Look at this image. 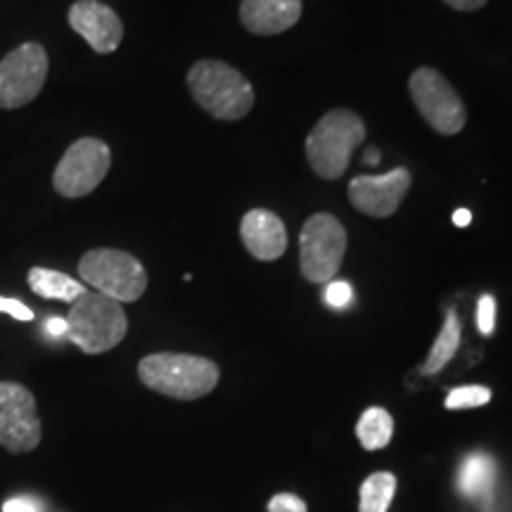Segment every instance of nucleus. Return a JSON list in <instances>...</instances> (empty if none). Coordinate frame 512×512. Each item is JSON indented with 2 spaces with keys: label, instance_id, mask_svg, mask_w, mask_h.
<instances>
[{
  "label": "nucleus",
  "instance_id": "4be33fe9",
  "mask_svg": "<svg viewBox=\"0 0 512 512\" xmlns=\"http://www.w3.org/2000/svg\"><path fill=\"white\" fill-rule=\"evenodd\" d=\"M477 330L484 337L494 335L496 330V299L491 294H482L477 302Z\"/></svg>",
  "mask_w": 512,
  "mask_h": 512
},
{
  "label": "nucleus",
  "instance_id": "c85d7f7f",
  "mask_svg": "<svg viewBox=\"0 0 512 512\" xmlns=\"http://www.w3.org/2000/svg\"><path fill=\"white\" fill-rule=\"evenodd\" d=\"M363 162H366V164H377V162H380V155H377V152L375 150H370V152H366V157H363Z\"/></svg>",
  "mask_w": 512,
  "mask_h": 512
},
{
  "label": "nucleus",
  "instance_id": "f3484780",
  "mask_svg": "<svg viewBox=\"0 0 512 512\" xmlns=\"http://www.w3.org/2000/svg\"><path fill=\"white\" fill-rule=\"evenodd\" d=\"M460 332H463V325H460L458 313L453 309H448L444 328H441L439 337L434 339V347L427 356L425 366H422V375H437L448 366L456 351L460 347Z\"/></svg>",
  "mask_w": 512,
  "mask_h": 512
},
{
  "label": "nucleus",
  "instance_id": "1a4fd4ad",
  "mask_svg": "<svg viewBox=\"0 0 512 512\" xmlns=\"http://www.w3.org/2000/svg\"><path fill=\"white\" fill-rule=\"evenodd\" d=\"M408 91L422 114V119L430 124L441 136H456L465 128L467 112L456 88L441 76L437 69L420 67L411 74Z\"/></svg>",
  "mask_w": 512,
  "mask_h": 512
},
{
  "label": "nucleus",
  "instance_id": "bb28decb",
  "mask_svg": "<svg viewBox=\"0 0 512 512\" xmlns=\"http://www.w3.org/2000/svg\"><path fill=\"white\" fill-rule=\"evenodd\" d=\"M448 8L458 10V12H475V10H482L489 0H444Z\"/></svg>",
  "mask_w": 512,
  "mask_h": 512
},
{
  "label": "nucleus",
  "instance_id": "aec40b11",
  "mask_svg": "<svg viewBox=\"0 0 512 512\" xmlns=\"http://www.w3.org/2000/svg\"><path fill=\"white\" fill-rule=\"evenodd\" d=\"M491 401V389L479 387V384H470V387H458L446 396L448 411H467V408L486 406Z\"/></svg>",
  "mask_w": 512,
  "mask_h": 512
},
{
  "label": "nucleus",
  "instance_id": "f03ea898",
  "mask_svg": "<svg viewBox=\"0 0 512 512\" xmlns=\"http://www.w3.org/2000/svg\"><path fill=\"white\" fill-rule=\"evenodd\" d=\"M138 377L152 392L178 401H195L214 392L219 384V366L204 356L150 354L140 361Z\"/></svg>",
  "mask_w": 512,
  "mask_h": 512
},
{
  "label": "nucleus",
  "instance_id": "6ab92c4d",
  "mask_svg": "<svg viewBox=\"0 0 512 512\" xmlns=\"http://www.w3.org/2000/svg\"><path fill=\"white\" fill-rule=\"evenodd\" d=\"M396 491L392 472H375L361 484V512H387Z\"/></svg>",
  "mask_w": 512,
  "mask_h": 512
},
{
  "label": "nucleus",
  "instance_id": "b1692460",
  "mask_svg": "<svg viewBox=\"0 0 512 512\" xmlns=\"http://www.w3.org/2000/svg\"><path fill=\"white\" fill-rule=\"evenodd\" d=\"M0 313H8V316H12L15 320H22V323L34 320V311H31L27 304L19 302V299L0 297Z\"/></svg>",
  "mask_w": 512,
  "mask_h": 512
},
{
  "label": "nucleus",
  "instance_id": "f8f14e48",
  "mask_svg": "<svg viewBox=\"0 0 512 512\" xmlns=\"http://www.w3.org/2000/svg\"><path fill=\"white\" fill-rule=\"evenodd\" d=\"M69 27L98 55H110L124 41V24L110 5L100 0H76L69 8Z\"/></svg>",
  "mask_w": 512,
  "mask_h": 512
},
{
  "label": "nucleus",
  "instance_id": "9d476101",
  "mask_svg": "<svg viewBox=\"0 0 512 512\" xmlns=\"http://www.w3.org/2000/svg\"><path fill=\"white\" fill-rule=\"evenodd\" d=\"M41 444L36 399L24 384L0 382V446L10 453H29Z\"/></svg>",
  "mask_w": 512,
  "mask_h": 512
},
{
  "label": "nucleus",
  "instance_id": "f257e3e1",
  "mask_svg": "<svg viewBox=\"0 0 512 512\" xmlns=\"http://www.w3.org/2000/svg\"><path fill=\"white\" fill-rule=\"evenodd\" d=\"M188 88L204 112L221 121H238L254 107L252 83L221 60H200L190 67Z\"/></svg>",
  "mask_w": 512,
  "mask_h": 512
},
{
  "label": "nucleus",
  "instance_id": "0eeeda50",
  "mask_svg": "<svg viewBox=\"0 0 512 512\" xmlns=\"http://www.w3.org/2000/svg\"><path fill=\"white\" fill-rule=\"evenodd\" d=\"M112 166L110 145L98 138H79L67 147L60 162L55 166L53 188L57 195L67 200L91 195L105 181Z\"/></svg>",
  "mask_w": 512,
  "mask_h": 512
},
{
  "label": "nucleus",
  "instance_id": "412c9836",
  "mask_svg": "<svg viewBox=\"0 0 512 512\" xmlns=\"http://www.w3.org/2000/svg\"><path fill=\"white\" fill-rule=\"evenodd\" d=\"M323 299L325 304L332 306V309H347L351 304V299H354V290H351V285L347 280H330L328 285H325V292H323Z\"/></svg>",
  "mask_w": 512,
  "mask_h": 512
},
{
  "label": "nucleus",
  "instance_id": "393cba45",
  "mask_svg": "<svg viewBox=\"0 0 512 512\" xmlns=\"http://www.w3.org/2000/svg\"><path fill=\"white\" fill-rule=\"evenodd\" d=\"M3 512H43V505L31 496H15L3 503Z\"/></svg>",
  "mask_w": 512,
  "mask_h": 512
},
{
  "label": "nucleus",
  "instance_id": "6e6552de",
  "mask_svg": "<svg viewBox=\"0 0 512 512\" xmlns=\"http://www.w3.org/2000/svg\"><path fill=\"white\" fill-rule=\"evenodd\" d=\"M50 60L41 43H22L0 60V110H19L41 95Z\"/></svg>",
  "mask_w": 512,
  "mask_h": 512
},
{
  "label": "nucleus",
  "instance_id": "2eb2a0df",
  "mask_svg": "<svg viewBox=\"0 0 512 512\" xmlns=\"http://www.w3.org/2000/svg\"><path fill=\"white\" fill-rule=\"evenodd\" d=\"M496 484V460L486 453H470L458 470V491L467 498L491 496Z\"/></svg>",
  "mask_w": 512,
  "mask_h": 512
},
{
  "label": "nucleus",
  "instance_id": "20e7f679",
  "mask_svg": "<svg viewBox=\"0 0 512 512\" xmlns=\"http://www.w3.org/2000/svg\"><path fill=\"white\" fill-rule=\"evenodd\" d=\"M128 332V318L119 302L100 292H86L67 313V337L86 354H105Z\"/></svg>",
  "mask_w": 512,
  "mask_h": 512
},
{
  "label": "nucleus",
  "instance_id": "423d86ee",
  "mask_svg": "<svg viewBox=\"0 0 512 512\" xmlns=\"http://www.w3.org/2000/svg\"><path fill=\"white\" fill-rule=\"evenodd\" d=\"M347 230L332 214H313L299 235V266L309 283L328 285L347 254Z\"/></svg>",
  "mask_w": 512,
  "mask_h": 512
},
{
  "label": "nucleus",
  "instance_id": "a211bd4d",
  "mask_svg": "<svg viewBox=\"0 0 512 512\" xmlns=\"http://www.w3.org/2000/svg\"><path fill=\"white\" fill-rule=\"evenodd\" d=\"M356 434L366 451H380L392 441L394 420L384 408H368L356 425Z\"/></svg>",
  "mask_w": 512,
  "mask_h": 512
},
{
  "label": "nucleus",
  "instance_id": "a878e982",
  "mask_svg": "<svg viewBox=\"0 0 512 512\" xmlns=\"http://www.w3.org/2000/svg\"><path fill=\"white\" fill-rule=\"evenodd\" d=\"M46 335L55 337V339H64L67 337V318L53 316L46 320Z\"/></svg>",
  "mask_w": 512,
  "mask_h": 512
},
{
  "label": "nucleus",
  "instance_id": "ddd939ff",
  "mask_svg": "<svg viewBox=\"0 0 512 512\" xmlns=\"http://www.w3.org/2000/svg\"><path fill=\"white\" fill-rule=\"evenodd\" d=\"M240 238L259 261H278L287 249L285 223L268 209H252L242 216Z\"/></svg>",
  "mask_w": 512,
  "mask_h": 512
},
{
  "label": "nucleus",
  "instance_id": "4468645a",
  "mask_svg": "<svg viewBox=\"0 0 512 512\" xmlns=\"http://www.w3.org/2000/svg\"><path fill=\"white\" fill-rule=\"evenodd\" d=\"M304 0H242L240 22L256 36H278L302 17Z\"/></svg>",
  "mask_w": 512,
  "mask_h": 512
},
{
  "label": "nucleus",
  "instance_id": "cd10ccee",
  "mask_svg": "<svg viewBox=\"0 0 512 512\" xmlns=\"http://www.w3.org/2000/svg\"><path fill=\"white\" fill-rule=\"evenodd\" d=\"M470 221H472V214H470V209H458L456 214H453V223H456L458 228H465V226H470Z\"/></svg>",
  "mask_w": 512,
  "mask_h": 512
},
{
  "label": "nucleus",
  "instance_id": "dca6fc26",
  "mask_svg": "<svg viewBox=\"0 0 512 512\" xmlns=\"http://www.w3.org/2000/svg\"><path fill=\"white\" fill-rule=\"evenodd\" d=\"M27 280H29L31 292L38 294V297L57 299V302H67V304H74L76 299L88 292L86 287H83V283L69 278L67 273L53 271V268H43V266L31 268L27 273Z\"/></svg>",
  "mask_w": 512,
  "mask_h": 512
},
{
  "label": "nucleus",
  "instance_id": "7ed1b4c3",
  "mask_svg": "<svg viewBox=\"0 0 512 512\" xmlns=\"http://www.w3.org/2000/svg\"><path fill=\"white\" fill-rule=\"evenodd\" d=\"M366 140V121L351 110L323 114L306 138V159L325 181H337L347 174L351 155Z\"/></svg>",
  "mask_w": 512,
  "mask_h": 512
},
{
  "label": "nucleus",
  "instance_id": "5701e85b",
  "mask_svg": "<svg viewBox=\"0 0 512 512\" xmlns=\"http://www.w3.org/2000/svg\"><path fill=\"white\" fill-rule=\"evenodd\" d=\"M268 512H306V503L292 494H278L268 503Z\"/></svg>",
  "mask_w": 512,
  "mask_h": 512
},
{
  "label": "nucleus",
  "instance_id": "39448f33",
  "mask_svg": "<svg viewBox=\"0 0 512 512\" xmlns=\"http://www.w3.org/2000/svg\"><path fill=\"white\" fill-rule=\"evenodd\" d=\"M79 275L83 283L95 287L114 302H138L147 290V271L133 254L121 249L100 247L81 256Z\"/></svg>",
  "mask_w": 512,
  "mask_h": 512
},
{
  "label": "nucleus",
  "instance_id": "9b49d317",
  "mask_svg": "<svg viewBox=\"0 0 512 512\" xmlns=\"http://www.w3.org/2000/svg\"><path fill=\"white\" fill-rule=\"evenodd\" d=\"M411 183V171L403 166H396L382 176H356L349 183V202L361 214L373 216V219H387L399 211Z\"/></svg>",
  "mask_w": 512,
  "mask_h": 512
}]
</instances>
